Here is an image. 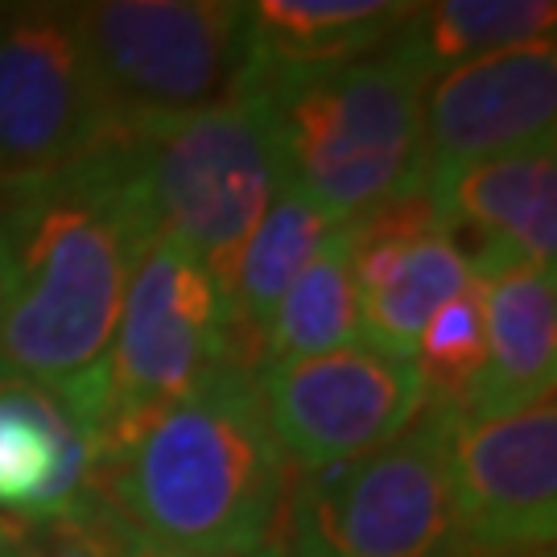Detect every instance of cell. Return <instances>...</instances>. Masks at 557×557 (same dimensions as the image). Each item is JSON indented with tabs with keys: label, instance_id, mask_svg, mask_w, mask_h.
Wrapping results in <instances>:
<instances>
[{
	"label": "cell",
	"instance_id": "e0dca14e",
	"mask_svg": "<svg viewBox=\"0 0 557 557\" xmlns=\"http://www.w3.org/2000/svg\"><path fill=\"white\" fill-rule=\"evenodd\" d=\"M363 343L356 289V223H335L322 239L319 257L301 269V277L285 289L273 319L260 335V363L326 356Z\"/></svg>",
	"mask_w": 557,
	"mask_h": 557
},
{
	"label": "cell",
	"instance_id": "8fae6325",
	"mask_svg": "<svg viewBox=\"0 0 557 557\" xmlns=\"http://www.w3.org/2000/svg\"><path fill=\"white\" fill-rule=\"evenodd\" d=\"M557 46L462 62L425 87L421 103V195L483 161L554 145Z\"/></svg>",
	"mask_w": 557,
	"mask_h": 557
},
{
	"label": "cell",
	"instance_id": "5b68a950",
	"mask_svg": "<svg viewBox=\"0 0 557 557\" xmlns=\"http://www.w3.org/2000/svg\"><path fill=\"white\" fill-rule=\"evenodd\" d=\"M455 413L425 405L393 442L289 483L273 557H467L450 471Z\"/></svg>",
	"mask_w": 557,
	"mask_h": 557
},
{
	"label": "cell",
	"instance_id": "7c38bea8",
	"mask_svg": "<svg viewBox=\"0 0 557 557\" xmlns=\"http://www.w3.org/2000/svg\"><path fill=\"white\" fill-rule=\"evenodd\" d=\"M103 363L62 384L0 380V517L54 520L91 499Z\"/></svg>",
	"mask_w": 557,
	"mask_h": 557
},
{
	"label": "cell",
	"instance_id": "ac0fdd59",
	"mask_svg": "<svg viewBox=\"0 0 557 557\" xmlns=\"http://www.w3.org/2000/svg\"><path fill=\"white\" fill-rule=\"evenodd\" d=\"M335 223L322 215L314 202L281 186L273 207L264 211L260 227L252 232L236 269L232 301H227V322L236 338V359L244 368H257L260 335L273 319L285 289L301 277V269L319 257L322 239L331 236Z\"/></svg>",
	"mask_w": 557,
	"mask_h": 557
},
{
	"label": "cell",
	"instance_id": "484cf974",
	"mask_svg": "<svg viewBox=\"0 0 557 557\" xmlns=\"http://www.w3.org/2000/svg\"><path fill=\"white\" fill-rule=\"evenodd\" d=\"M257 557H273V554H264V549H260V554Z\"/></svg>",
	"mask_w": 557,
	"mask_h": 557
},
{
	"label": "cell",
	"instance_id": "ba28073f",
	"mask_svg": "<svg viewBox=\"0 0 557 557\" xmlns=\"http://www.w3.org/2000/svg\"><path fill=\"white\" fill-rule=\"evenodd\" d=\"M116 133L79 25L59 4L0 13V186L96 153Z\"/></svg>",
	"mask_w": 557,
	"mask_h": 557
},
{
	"label": "cell",
	"instance_id": "7a4b0ae2",
	"mask_svg": "<svg viewBox=\"0 0 557 557\" xmlns=\"http://www.w3.org/2000/svg\"><path fill=\"white\" fill-rule=\"evenodd\" d=\"M0 380L62 384L103 363L124 289L158 236L116 133L96 153L0 186Z\"/></svg>",
	"mask_w": 557,
	"mask_h": 557
},
{
	"label": "cell",
	"instance_id": "d4e9b609",
	"mask_svg": "<svg viewBox=\"0 0 557 557\" xmlns=\"http://www.w3.org/2000/svg\"><path fill=\"white\" fill-rule=\"evenodd\" d=\"M0 301H4V215H0Z\"/></svg>",
	"mask_w": 557,
	"mask_h": 557
},
{
	"label": "cell",
	"instance_id": "5bb4252c",
	"mask_svg": "<svg viewBox=\"0 0 557 557\" xmlns=\"http://www.w3.org/2000/svg\"><path fill=\"white\" fill-rule=\"evenodd\" d=\"M442 227H471L483 264H557V149L537 145L524 153L483 161L421 195Z\"/></svg>",
	"mask_w": 557,
	"mask_h": 557
},
{
	"label": "cell",
	"instance_id": "9c48e42d",
	"mask_svg": "<svg viewBox=\"0 0 557 557\" xmlns=\"http://www.w3.org/2000/svg\"><path fill=\"white\" fill-rule=\"evenodd\" d=\"M252 376L281 455L301 475L372 455L430 405L418 363L384 356L368 343L289 363H260Z\"/></svg>",
	"mask_w": 557,
	"mask_h": 557
},
{
	"label": "cell",
	"instance_id": "52a82bcc",
	"mask_svg": "<svg viewBox=\"0 0 557 557\" xmlns=\"http://www.w3.org/2000/svg\"><path fill=\"white\" fill-rule=\"evenodd\" d=\"M223 363H239L223 294L190 248L158 232L128 277L103 356V421L186 397Z\"/></svg>",
	"mask_w": 557,
	"mask_h": 557
},
{
	"label": "cell",
	"instance_id": "cb8c5ba5",
	"mask_svg": "<svg viewBox=\"0 0 557 557\" xmlns=\"http://www.w3.org/2000/svg\"><path fill=\"white\" fill-rule=\"evenodd\" d=\"M124 557H178V554H161V549H149V545H137V541H133V549Z\"/></svg>",
	"mask_w": 557,
	"mask_h": 557
},
{
	"label": "cell",
	"instance_id": "44dd1931",
	"mask_svg": "<svg viewBox=\"0 0 557 557\" xmlns=\"http://www.w3.org/2000/svg\"><path fill=\"white\" fill-rule=\"evenodd\" d=\"M133 537L96 499L54 520H17V557H124Z\"/></svg>",
	"mask_w": 557,
	"mask_h": 557
},
{
	"label": "cell",
	"instance_id": "30bf717a",
	"mask_svg": "<svg viewBox=\"0 0 557 557\" xmlns=\"http://www.w3.org/2000/svg\"><path fill=\"white\" fill-rule=\"evenodd\" d=\"M455 517L462 554L549 549L557 537L554 397L512 413H455Z\"/></svg>",
	"mask_w": 557,
	"mask_h": 557
},
{
	"label": "cell",
	"instance_id": "4fadbf2b",
	"mask_svg": "<svg viewBox=\"0 0 557 557\" xmlns=\"http://www.w3.org/2000/svg\"><path fill=\"white\" fill-rule=\"evenodd\" d=\"M471 281V257L421 195L356 220L359 322L363 343L384 356H418L421 331Z\"/></svg>",
	"mask_w": 557,
	"mask_h": 557
},
{
	"label": "cell",
	"instance_id": "603a6c76",
	"mask_svg": "<svg viewBox=\"0 0 557 557\" xmlns=\"http://www.w3.org/2000/svg\"><path fill=\"white\" fill-rule=\"evenodd\" d=\"M467 557H554V545L549 549H504V554H467Z\"/></svg>",
	"mask_w": 557,
	"mask_h": 557
},
{
	"label": "cell",
	"instance_id": "d6986e66",
	"mask_svg": "<svg viewBox=\"0 0 557 557\" xmlns=\"http://www.w3.org/2000/svg\"><path fill=\"white\" fill-rule=\"evenodd\" d=\"M554 0H442L418 4L413 17L400 25V41L418 54L434 83L462 62L554 41Z\"/></svg>",
	"mask_w": 557,
	"mask_h": 557
},
{
	"label": "cell",
	"instance_id": "ffe728a7",
	"mask_svg": "<svg viewBox=\"0 0 557 557\" xmlns=\"http://www.w3.org/2000/svg\"><path fill=\"white\" fill-rule=\"evenodd\" d=\"M418 376L425 384V400L458 413L479 384L483 372V285L479 277L442 306L421 331Z\"/></svg>",
	"mask_w": 557,
	"mask_h": 557
},
{
	"label": "cell",
	"instance_id": "277c9868",
	"mask_svg": "<svg viewBox=\"0 0 557 557\" xmlns=\"http://www.w3.org/2000/svg\"><path fill=\"white\" fill-rule=\"evenodd\" d=\"M116 140L153 227L199 257L227 306L239 257L285 186L269 83L248 66L227 100L190 116L120 124Z\"/></svg>",
	"mask_w": 557,
	"mask_h": 557
},
{
	"label": "cell",
	"instance_id": "8992f818",
	"mask_svg": "<svg viewBox=\"0 0 557 557\" xmlns=\"http://www.w3.org/2000/svg\"><path fill=\"white\" fill-rule=\"evenodd\" d=\"M87 59L120 124L190 116L248 79V4L100 0L71 4Z\"/></svg>",
	"mask_w": 557,
	"mask_h": 557
},
{
	"label": "cell",
	"instance_id": "7402d4cb",
	"mask_svg": "<svg viewBox=\"0 0 557 557\" xmlns=\"http://www.w3.org/2000/svg\"><path fill=\"white\" fill-rule=\"evenodd\" d=\"M0 557H17V520L0 517Z\"/></svg>",
	"mask_w": 557,
	"mask_h": 557
},
{
	"label": "cell",
	"instance_id": "9a60e30c",
	"mask_svg": "<svg viewBox=\"0 0 557 557\" xmlns=\"http://www.w3.org/2000/svg\"><path fill=\"white\" fill-rule=\"evenodd\" d=\"M483 372L458 413H512L557 388V273L483 264Z\"/></svg>",
	"mask_w": 557,
	"mask_h": 557
},
{
	"label": "cell",
	"instance_id": "3957f363",
	"mask_svg": "<svg viewBox=\"0 0 557 557\" xmlns=\"http://www.w3.org/2000/svg\"><path fill=\"white\" fill-rule=\"evenodd\" d=\"M273 100L285 186L331 223L421 195V103L430 75L400 41L314 75H260Z\"/></svg>",
	"mask_w": 557,
	"mask_h": 557
},
{
	"label": "cell",
	"instance_id": "6da1fadb",
	"mask_svg": "<svg viewBox=\"0 0 557 557\" xmlns=\"http://www.w3.org/2000/svg\"><path fill=\"white\" fill-rule=\"evenodd\" d=\"M289 471L252 368L223 363L186 397L103 421L91 499L161 554L257 557L277 533Z\"/></svg>",
	"mask_w": 557,
	"mask_h": 557
},
{
	"label": "cell",
	"instance_id": "2e32d148",
	"mask_svg": "<svg viewBox=\"0 0 557 557\" xmlns=\"http://www.w3.org/2000/svg\"><path fill=\"white\" fill-rule=\"evenodd\" d=\"M418 4L405 0H264L248 4V66L257 75H314L376 54Z\"/></svg>",
	"mask_w": 557,
	"mask_h": 557
}]
</instances>
